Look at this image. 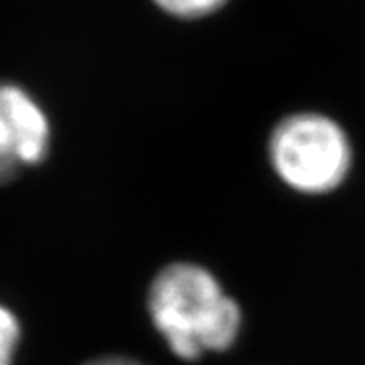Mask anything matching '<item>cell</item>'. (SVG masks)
<instances>
[{
    "label": "cell",
    "instance_id": "6da1fadb",
    "mask_svg": "<svg viewBox=\"0 0 365 365\" xmlns=\"http://www.w3.org/2000/svg\"><path fill=\"white\" fill-rule=\"evenodd\" d=\"M148 311L170 351L185 361L227 351L242 331V309L220 280L197 264H170L148 290Z\"/></svg>",
    "mask_w": 365,
    "mask_h": 365
},
{
    "label": "cell",
    "instance_id": "7a4b0ae2",
    "mask_svg": "<svg viewBox=\"0 0 365 365\" xmlns=\"http://www.w3.org/2000/svg\"><path fill=\"white\" fill-rule=\"evenodd\" d=\"M270 160L290 189L323 195L345 181L351 146L339 126L319 114L287 118L270 138Z\"/></svg>",
    "mask_w": 365,
    "mask_h": 365
},
{
    "label": "cell",
    "instance_id": "3957f363",
    "mask_svg": "<svg viewBox=\"0 0 365 365\" xmlns=\"http://www.w3.org/2000/svg\"><path fill=\"white\" fill-rule=\"evenodd\" d=\"M49 136L37 100L14 83H0V185L47 157Z\"/></svg>",
    "mask_w": 365,
    "mask_h": 365
},
{
    "label": "cell",
    "instance_id": "277c9868",
    "mask_svg": "<svg viewBox=\"0 0 365 365\" xmlns=\"http://www.w3.org/2000/svg\"><path fill=\"white\" fill-rule=\"evenodd\" d=\"M155 2L158 9H163L165 13L173 14V16L197 19V16H205V14L217 11L227 0H155Z\"/></svg>",
    "mask_w": 365,
    "mask_h": 365
},
{
    "label": "cell",
    "instance_id": "5b68a950",
    "mask_svg": "<svg viewBox=\"0 0 365 365\" xmlns=\"http://www.w3.org/2000/svg\"><path fill=\"white\" fill-rule=\"evenodd\" d=\"M19 337L21 327L16 317L9 309L0 307V365H13Z\"/></svg>",
    "mask_w": 365,
    "mask_h": 365
},
{
    "label": "cell",
    "instance_id": "8992f818",
    "mask_svg": "<svg viewBox=\"0 0 365 365\" xmlns=\"http://www.w3.org/2000/svg\"><path fill=\"white\" fill-rule=\"evenodd\" d=\"M86 365H143L134 359H128V357H100V359H93V361H88Z\"/></svg>",
    "mask_w": 365,
    "mask_h": 365
}]
</instances>
